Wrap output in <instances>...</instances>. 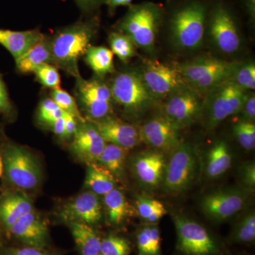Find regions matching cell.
<instances>
[{
	"label": "cell",
	"mask_w": 255,
	"mask_h": 255,
	"mask_svg": "<svg viewBox=\"0 0 255 255\" xmlns=\"http://www.w3.org/2000/svg\"><path fill=\"white\" fill-rule=\"evenodd\" d=\"M99 28L100 18L94 14L57 29L50 38L53 65L75 78L80 76L79 60L92 46Z\"/></svg>",
	"instance_id": "obj_1"
},
{
	"label": "cell",
	"mask_w": 255,
	"mask_h": 255,
	"mask_svg": "<svg viewBox=\"0 0 255 255\" xmlns=\"http://www.w3.org/2000/svg\"><path fill=\"white\" fill-rule=\"evenodd\" d=\"M209 3L205 0H182L171 10L168 26L171 38L180 49L199 48L205 35Z\"/></svg>",
	"instance_id": "obj_2"
},
{
	"label": "cell",
	"mask_w": 255,
	"mask_h": 255,
	"mask_svg": "<svg viewBox=\"0 0 255 255\" xmlns=\"http://www.w3.org/2000/svg\"><path fill=\"white\" fill-rule=\"evenodd\" d=\"M163 18L164 9L159 4L150 1L132 4L114 28L127 35L135 46L151 52Z\"/></svg>",
	"instance_id": "obj_3"
},
{
	"label": "cell",
	"mask_w": 255,
	"mask_h": 255,
	"mask_svg": "<svg viewBox=\"0 0 255 255\" xmlns=\"http://www.w3.org/2000/svg\"><path fill=\"white\" fill-rule=\"evenodd\" d=\"M0 156L6 182L21 190L36 189L41 181V171L34 155L27 149L1 134Z\"/></svg>",
	"instance_id": "obj_4"
},
{
	"label": "cell",
	"mask_w": 255,
	"mask_h": 255,
	"mask_svg": "<svg viewBox=\"0 0 255 255\" xmlns=\"http://www.w3.org/2000/svg\"><path fill=\"white\" fill-rule=\"evenodd\" d=\"M238 63H231L212 57L196 58L177 67L185 83L203 93L231 79Z\"/></svg>",
	"instance_id": "obj_5"
},
{
	"label": "cell",
	"mask_w": 255,
	"mask_h": 255,
	"mask_svg": "<svg viewBox=\"0 0 255 255\" xmlns=\"http://www.w3.org/2000/svg\"><path fill=\"white\" fill-rule=\"evenodd\" d=\"M114 103L130 115L145 112L156 100L149 91L140 72L124 70L117 73L110 85Z\"/></svg>",
	"instance_id": "obj_6"
},
{
	"label": "cell",
	"mask_w": 255,
	"mask_h": 255,
	"mask_svg": "<svg viewBox=\"0 0 255 255\" xmlns=\"http://www.w3.org/2000/svg\"><path fill=\"white\" fill-rule=\"evenodd\" d=\"M204 99L208 127H217L228 117L241 112L248 93L231 79L225 80L209 90Z\"/></svg>",
	"instance_id": "obj_7"
},
{
	"label": "cell",
	"mask_w": 255,
	"mask_h": 255,
	"mask_svg": "<svg viewBox=\"0 0 255 255\" xmlns=\"http://www.w3.org/2000/svg\"><path fill=\"white\" fill-rule=\"evenodd\" d=\"M198 167L199 159L193 146L181 142L166 162L162 182L164 190L172 194L187 191L195 180Z\"/></svg>",
	"instance_id": "obj_8"
},
{
	"label": "cell",
	"mask_w": 255,
	"mask_h": 255,
	"mask_svg": "<svg viewBox=\"0 0 255 255\" xmlns=\"http://www.w3.org/2000/svg\"><path fill=\"white\" fill-rule=\"evenodd\" d=\"M218 49L226 54L236 53L241 44L236 16L223 0L209 3L206 28Z\"/></svg>",
	"instance_id": "obj_9"
},
{
	"label": "cell",
	"mask_w": 255,
	"mask_h": 255,
	"mask_svg": "<svg viewBox=\"0 0 255 255\" xmlns=\"http://www.w3.org/2000/svg\"><path fill=\"white\" fill-rule=\"evenodd\" d=\"M75 81V95L88 120L99 121L110 117L114 104L110 85L98 77L85 80L80 75Z\"/></svg>",
	"instance_id": "obj_10"
},
{
	"label": "cell",
	"mask_w": 255,
	"mask_h": 255,
	"mask_svg": "<svg viewBox=\"0 0 255 255\" xmlns=\"http://www.w3.org/2000/svg\"><path fill=\"white\" fill-rule=\"evenodd\" d=\"M178 251L183 255H220L221 247L204 226L184 216H174Z\"/></svg>",
	"instance_id": "obj_11"
},
{
	"label": "cell",
	"mask_w": 255,
	"mask_h": 255,
	"mask_svg": "<svg viewBox=\"0 0 255 255\" xmlns=\"http://www.w3.org/2000/svg\"><path fill=\"white\" fill-rule=\"evenodd\" d=\"M202 94L184 85L167 97L162 117L179 129L189 125L202 112L205 99Z\"/></svg>",
	"instance_id": "obj_12"
},
{
	"label": "cell",
	"mask_w": 255,
	"mask_h": 255,
	"mask_svg": "<svg viewBox=\"0 0 255 255\" xmlns=\"http://www.w3.org/2000/svg\"><path fill=\"white\" fill-rule=\"evenodd\" d=\"M142 80L152 96L157 99L167 98L184 85L177 67L160 63L157 60H147L141 71Z\"/></svg>",
	"instance_id": "obj_13"
},
{
	"label": "cell",
	"mask_w": 255,
	"mask_h": 255,
	"mask_svg": "<svg viewBox=\"0 0 255 255\" xmlns=\"http://www.w3.org/2000/svg\"><path fill=\"white\" fill-rule=\"evenodd\" d=\"M248 200V190L226 189L206 194L201 200L203 212L211 219L223 221L241 211Z\"/></svg>",
	"instance_id": "obj_14"
},
{
	"label": "cell",
	"mask_w": 255,
	"mask_h": 255,
	"mask_svg": "<svg viewBox=\"0 0 255 255\" xmlns=\"http://www.w3.org/2000/svg\"><path fill=\"white\" fill-rule=\"evenodd\" d=\"M70 145V150L87 164L97 162L107 142L92 121L79 122L78 129Z\"/></svg>",
	"instance_id": "obj_15"
},
{
	"label": "cell",
	"mask_w": 255,
	"mask_h": 255,
	"mask_svg": "<svg viewBox=\"0 0 255 255\" xmlns=\"http://www.w3.org/2000/svg\"><path fill=\"white\" fill-rule=\"evenodd\" d=\"M179 128L164 117H155L146 122L139 129L141 141L155 150H173L181 143Z\"/></svg>",
	"instance_id": "obj_16"
},
{
	"label": "cell",
	"mask_w": 255,
	"mask_h": 255,
	"mask_svg": "<svg viewBox=\"0 0 255 255\" xmlns=\"http://www.w3.org/2000/svg\"><path fill=\"white\" fill-rule=\"evenodd\" d=\"M102 210L98 195L87 191L65 204L60 209L59 216L68 223L78 221L92 226L102 219Z\"/></svg>",
	"instance_id": "obj_17"
},
{
	"label": "cell",
	"mask_w": 255,
	"mask_h": 255,
	"mask_svg": "<svg viewBox=\"0 0 255 255\" xmlns=\"http://www.w3.org/2000/svg\"><path fill=\"white\" fill-rule=\"evenodd\" d=\"M8 233L25 246L38 249H46L49 241L47 223L34 211L16 221Z\"/></svg>",
	"instance_id": "obj_18"
},
{
	"label": "cell",
	"mask_w": 255,
	"mask_h": 255,
	"mask_svg": "<svg viewBox=\"0 0 255 255\" xmlns=\"http://www.w3.org/2000/svg\"><path fill=\"white\" fill-rule=\"evenodd\" d=\"M92 122L97 126L107 143L114 144L128 150L141 142L139 129L132 124L122 122L111 116Z\"/></svg>",
	"instance_id": "obj_19"
},
{
	"label": "cell",
	"mask_w": 255,
	"mask_h": 255,
	"mask_svg": "<svg viewBox=\"0 0 255 255\" xmlns=\"http://www.w3.org/2000/svg\"><path fill=\"white\" fill-rule=\"evenodd\" d=\"M166 160L163 152L150 150L134 157L132 170L138 180L150 187H158L163 179Z\"/></svg>",
	"instance_id": "obj_20"
},
{
	"label": "cell",
	"mask_w": 255,
	"mask_h": 255,
	"mask_svg": "<svg viewBox=\"0 0 255 255\" xmlns=\"http://www.w3.org/2000/svg\"><path fill=\"white\" fill-rule=\"evenodd\" d=\"M33 211L31 198L23 191H7L0 196V225L7 232L16 221Z\"/></svg>",
	"instance_id": "obj_21"
},
{
	"label": "cell",
	"mask_w": 255,
	"mask_h": 255,
	"mask_svg": "<svg viewBox=\"0 0 255 255\" xmlns=\"http://www.w3.org/2000/svg\"><path fill=\"white\" fill-rule=\"evenodd\" d=\"M46 35L38 28L27 31H11L0 28V45L9 52L14 60L41 41Z\"/></svg>",
	"instance_id": "obj_22"
},
{
	"label": "cell",
	"mask_w": 255,
	"mask_h": 255,
	"mask_svg": "<svg viewBox=\"0 0 255 255\" xmlns=\"http://www.w3.org/2000/svg\"><path fill=\"white\" fill-rule=\"evenodd\" d=\"M45 63L53 64L50 38L47 36L15 60L16 70L21 74L33 73L38 67Z\"/></svg>",
	"instance_id": "obj_23"
},
{
	"label": "cell",
	"mask_w": 255,
	"mask_h": 255,
	"mask_svg": "<svg viewBox=\"0 0 255 255\" xmlns=\"http://www.w3.org/2000/svg\"><path fill=\"white\" fill-rule=\"evenodd\" d=\"M232 164V155L226 141L221 140L211 147L205 166L206 176L210 179H216L226 173Z\"/></svg>",
	"instance_id": "obj_24"
},
{
	"label": "cell",
	"mask_w": 255,
	"mask_h": 255,
	"mask_svg": "<svg viewBox=\"0 0 255 255\" xmlns=\"http://www.w3.org/2000/svg\"><path fill=\"white\" fill-rule=\"evenodd\" d=\"M70 227L80 255L100 254L102 240L92 226L87 223L75 221L70 223Z\"/></svg>",
	"instance_id": "obj_25"
},
{
	"label": "cell",
	"mask_w": 255,
	"mask_h": 255,
	"mask_svg": "<svg viewBox=\"0 0 255 255\" xmlns=\"http://www.w3.org/2000/svg\"><path fill=\"white\" fill-rule=\"evenodd\" d=\"M85 187L97 195L105 196L115 189L116 178L110 171L98 162L88 164Z\"/></svg>",
	"instance_id": "obj_26"
},
{
	"label": "cell",
	"mask_w": 255,
	"mask_h": 255,
	"mask_svg": "<svg viewBox=\"0 0 255 255\" xmlns=\"http://www.w3.org/2000/svg\"><path fill=\"white\" fill-rule=\"evenodd\" d=\"M114 55L112 50L107 47L91 46L84 55V60L96 76L102 79L107 74L115 71Z\"/></svg>",
	"instance_id": "obj_27"
},
{
	"label": "cell",
	"mask_w": 255,
	"mask_h": 255,
	"mask_svg": "<svg viewBox=\"0 0 255 255\" xmlns=\"http://www.w3.org/2000/svg\"><path fill=\"white\" fill-rule=\"evenodd\" d=\"M106 211L112 224H122L130 216V207L124 193L114 189L104 196Z\"/></svg>",
	"instance_id": "obj_28"
},
{
	"label": "cell",
	"mask_w": 255,
	"mask_h": 255,
	"mask_svg": "<svg viewBox=\"0 0 255 255\" xmlns=\"http://www.w3.org/2000/svg\"><path fill=\"white\" fill-rule=\"evenodd\" d=\"M128 150L112 143H107L97 162L108 169L115 178L122 179L125 170Z\"/></svg>",
	"instance_id": "obj_29"
},
{
	"label": "cell",
	"mask_w": 255,
	"mask_h": 255,
	"mask_svg": "<svg viewBox=\"0 0 255 255\" xmlns=\"http://www.w3.org/2000/svg\"><path fill=\"white\" fill-rule=\"evenodd\" d=\"M136 240L139 254L159 255L160 253V231L155 224L142 228L137 233Z\"/></svg>",
	"instance_id": "obj_30"
},
{
	"label": "cell",
	"mask_w": 255,
	"mask_h": 255,
	"mask_svg": "<svg viewBox=\"0 0 255 255\" xmlns=\"http://www.w3.org/2000/svg\"><path fill=\"white\" fill-rule=\"evenodd\" d=\"M109 43L112 53L123 63H128L135 56L136 46L127 35L122 32H111L109 35Z\"/></svg>",
	"instance_id": "obj_31"
},
{
	"label": "cell",
	"mask_w": 255,
	"mask_h": 255,
	"mask_svg": "<svg viewBox=\"0 0 255 255\" xmlns=\"http://www.w3.org/2000/svg\"><path fill=\"white\" fill-rule=\"evenodd\" d=\"M135 206L140 218L150 224H154L167 214L162 203L146 196H139Z\"/></svg>",
	"instance_id": "obj_32"
},
{
	"label": "cell",
	"mask_w": 255,
	"mask_h": 255,
	"mask_svg": "<svg viewBox=\"0 0 255 255\" xmlns=\"http://www.w3.org/2000/svg\"><path fill=\"white\" fill-rule=\"evenodd\" d=\"M231 240L236 243H251L255 240V215L251 211L245 215L233 228Z\"/></svg>",
	"instance_id": "obj_33"
},
{
	"label": "cell",
	"mask_w": 255,
	"mask_h": 255,
	"mask_svg": "<svg viewBox=\"0 0 255 255\" xmlns=\"http://www.w3.org/2000/svg\"><path fill=\"white\" fill-rule=\"evenodd\" d=\"M52 99L57 105L65 113L70 114L75 117L79 122H84L86 119L82 117L81 112L79 110L78 102L75 98L60 87L53 89L50 94Z\"/></svg>",
	"instance_id": "obj_34"
},
{
	"label": "cell",
	"mask_w": 255,
	"mask_h": 255,
	"mask_svg": "<svg viewBox=\"0 0 255 255\" xmlns=\"http://www.w3.org/2000/svg\"><path fill=\"white\" fill-rule=\"evenodd\" d=\"M130 243L126 238L110 235L101 242L100 253L103 255H129Z\"/></svg>",
	"instance_id": "obj_35"
},
{
	"label": "cell",
	"mask_w": 255,
	"mask_h": 255,
	"mask_svg": "<svg viewBox=\"0 0 255 255\" xmlns=\"http://www.w3.org/2000/svg\"><path fill=\"white\" fill-rule=\"evenodd\" d=\"M235 136L240 145L247 150H251L255 147V125L248 121H241L233 127Z\"/></svg>",
	"instance_id": "obj_36"
},
{
	"label": "cell",
	"mask_w": 255,
	"mask_h": 255,
	"mask_svg": "<svg viewBox=\"0 0 255 255\" xmlns=\"http://www.w3.org/2000/svg\"><path fill=\"white\" fill-rule=\"evenodd\" d=\"M37 81L48 88L55 89L59 87L61 78L58 68L51 63H45L35 70Z\"/></svg>",
	"instance_id": "obj_37"
},
{
	"label": "cell",
	"mask_w": 255,
	"mask_h": 255,
	"mask_svg": "<svg viewBox=\"0 0 255 255\" xmlns=\"http://www.w3.org/2000/svg\"><path fill=\"white\" fill-rule=\"evenodd\" d=\"M231 80L246 91L255 90V63L251 62V63L245 64L243 65H239V66L236 69V72L231 77Z\"/></svg>",
	"instance_id": "obj_38"
},
{
	"label": "cell",
	"mask_w": 255,
	"mask_h": 255,
	"mask_svg": "<svg viewBox=\"0 0 255 255\" xmlns=\"http://www.w3.org/2000/svg\"><path fill=\"white\" fill-rule=\"evenodd\" d=\"M61 109L55 104L51 98H46L42 100L38 107V117L42 123L50 126L57 119L65 115Z\"/></svg>",
	"instance_id": "obj_39"
},
{
	"label": "cell",
	"mask_w": 255,
	"mask_h": 255,
	"mask_svg": "<svg viewBox=\"0 0 255 255\" xmlns=\"http://www.w3.org/2000/svg\"><path fill=\"white\" fill-rule=\"evenodd\" d=\"M0 114L9 121L12 120L16 114L14 106L10 100L6 84L1 73H0Z\"/></svg>",
	"instance_id": "obj_40"
},
{
	"label": "cell",
	"mask_w": 255,
	"mask_h": 255,
	"mask_svg": "<svg viewBox=\"0 0 255 255\" xmlns=\"http://www.w3.org/2000/svg\"><path fill=\"white\" fill-rule=\"evenodd\" d=\"M0 255H59L55 252L47 251L46 249H38L32 247L14 248L5 247L0 248Z\"/></svg>",
	"instance_id": "obj_41"
},
{
	"label": "cell",
	"mask_w": 255,
	"mask_h": 255,
	"mask_svg": "<svg viewBox=\"0 0 255 255\" xmlns=\"http://www.w3.org/2000/svg\"><path fill=\"white\" fill-rule=\"evenodd\" d=\"M77 6L85 16H92L98 11L105 0H75Z\"/></svg>",
	"instance_id": "obj_42"
},
{
	"label": "cell",
	"mask_w": 255,
	"mask_h": 255,
	"mask_svg": "<svg viewBox=\"0 0 255 255\" xmlns=\"http://www.w3.org/2000/svg\"><path fill=\"white\" fill-rule=\"evenodd\" d=\"M241 180L247 189H255V165L254 162H250L243 165L241 171Z\"/></svg>",
	"instance_id": "obj_43"
},
{
	"label": "cell",
	"mask_w": 255,
	"mask_h": 255,
	"mask_svg": "<svg viewBox=\"0 0 255 255\" xmlns=\"http://www.w3.org/2000/svg\"><path fill=\"white\" fill-rule=\"evenodd\" d=\"M245 121L253 122L255 118V94H248L246 102L241 111Z\"/></svg>",
	"instance_id": "obj_44"
},
{
	"label": "cell",
	"mask_w": 255,
	"mask_h": 255,
	"mask_svg": "<svg viewBox=\"0 0 255 255\" xmlns=\"http://www.w3.org/2000/svg\"><path fill=\"white\" fill-rule=\"evenodd\" d=\"M79 122L70 114H65V138L73 137L78 129Z\"/></svg>",
	"instance_id": "obj_45"
},
{
	"label": "cell",
	"mask_w": 255,
	"mask_h": 255,
	"mask_svg": "<svg viewBox=\"0 0 255 255\" xmlns=\"http://www.w3.org/2000/svg\"><path fill=\"white\" fill-rule=\"evenodd\" d=\"M132 0H105L104 4L107 5L110 14H113L119 6H130Z\"/></svg>",
	"instance_id": "obj_46"
},
{
	"label": "cell",
	"mask_w": 255,
	"mask_h": 255,
	"mask_svg": "<svg viewBox=\"0 0 255 255\" xmlns=\"http://www.w3.org/2000/svg\"><path fill=\"white\" fill-rule=\"evenodd\" d=\"M50 127L57 136L65 138V115L55 121Z\"/></svg>",
	"instance_id": "obj_47"
},
{
	"label": "cell",
	"mask_w": 255,
	"mask_h": 255,
	"mask_svg": "<svg viewBox=\"0 0 255 255\" xmlns=\"http://www.w3.org/2000/svg\"><path fill=\"white\" fill-rule=\"evenodd\" d=\"M3 174V162L1 159V156H0V177Z\"/></svg>",
	"instance_id": "obj_48"
},
{
	"label": "cell",
	"mask_w": 255,
	"mask_h": 255,
	"mask_svg": "<svg viewBox=\"0 0 255 255\" xmlns=\"http://www.w3.org/2000/svg\"><path fill=\"white\" fill-rule=\"evenodd\" d=\"M0 241H1V230H0Z\"/></svg>",
	"instance_id": "obj_49"
},
{
	"label": "cell",
	"mask_w": 255,
	"mask_h": 255,
	"mask_svg": "<svg viewBox=\"0 0 255 255\" xmlns=\"http://www.w3.org/2000/svg\"><path fill=\"white\" fill-rule=\"evenodd\" d=\"M97 255H102V254H101V253H100V254Z\"/></svg>",
	"instance_id": "obj_50"
},
{
	"label": "cell",
	"mask_w": 255,
	"mask_h": 255,
	"mask_svg": "<svg viewBox=\"0 0 255 255\" xmlns=\"http://www.w3.org/2000/svg\"><path fill=\"white\" fill-rule=\"evenodd\" d=\"M138 255H141V254H139Z\"/></svg>",
	"instance_id": "obj_51"
}]
</instances>
